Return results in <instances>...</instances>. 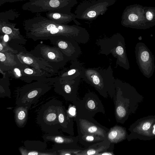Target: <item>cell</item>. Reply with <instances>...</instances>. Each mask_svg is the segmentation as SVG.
<instances>
[{
    "label": "cell",
    "instance_id": "obj_1",
    "mask_svg": "<svg viewBox=\"0 0 155 155\" xmlns=\"http://www.w3.org/2000/svg\"><path fill=\"white\" fill-rule=\"evenodd\" d=\"M23 25L26 37L35 41L48 40L59 35L70 37L78 43L85 44L90 38L88 31L78 25L57 23L41 14L23 21Z\"/></svg>",
    "mask_w": 155,
    "mask_h": 155
},
{
    "label": "cell",
    "instance_id": "obj_2",
    "mask_svg": "<svg viewBox=\"0 0 155 155\" xmlns=\"http://www.w3.org/2000/svg\"><path fill=\"white\" fill-rule=\"evenodd\" d=\"M80 76L100 95L104 98H107L109 95L111 99L113 98L116 93L115 79L111 66L106 68L84 67Z\"/></svg>",
    "mask_w": 155,
    "mask_h": 155
},
{
    "label": "cell",
    "instance_id": "obj_3",
    "mask_svg": "<svg viewBox=\"0 0 155 155\" xmlns=\"http://www.w3.org/2000/svg\"><path fill=\"white\" fill-rule=\"evenodd\" d=\"M96 43L100 47V54L106 55L111 54L117 59V65L127 70L129 69L125 39L121 35L117 33L110 38L97 39Z\"/></svg>",
    "mask_w": 155,
    "mask_h": 155
},
{
    "label": "cell",
    "instance_id": "obj_4",
    "mask_svg": "<svg viewBox=\"0 0 155 155\" xmlns=\"http://www.w3.org/2000/svg\"><path fill=\"white\" fill-rule=\"evenodd\" d=\"M116 93L113 99L114 109L129 114L134 113L137 103L141 101L136 98L142 97L130 84L115 79Z\"/></svg>",
    "mask_w": 155,
    "mask_h": 155
},
{
    "label": "cell",
    "instance_id": "obj_5",
    "mask_svg": "<svg viewBox=\"0 0 155 155\" xmlns=\"http://www.w3.org/2000/svg\"><path fill=\"white\" fill-rule=\"evenodd\" d=\"M62 102L52 98L43 104L38 110L37 123L42 130L47 134H54L61 129L58 117V108Z\"/></svg>",
    "mask_w": 155,
    "mask_h": 155
},
{
    "label": "cell",
    "instance_id": "obj_6",
    "mask_svg": "<svg viewBox=\"0 0 155 155\" xmlns=\"http://www.w3.org/2000/svg\"><path fill=\"white\" fill-rule=\"evenodd\" d=\"M48 82L36 81L18 88L16 91L15 104L19 106L31 105L51 88Z\"/></svg>",
    "mask_w": 155,
    "mask_h": 155
},
{
    "label": "cell",
    "instance_id": "obj_7",
    "mask_svg": "<svg viewBox=\"0 0 155 155\" xmlns=\"http://www.w3.org/2000/svg\"><path fill=\"white\" fill-rule=\"evenodd\" d=\"M117 0H81L74 12L76 18L93 21L104 14Z\"/></svg>",
    "mask_w": 155,
    "mask_h": 155
},
{
    "label": "cell",
    "instance_id": "obj_8",
    "mask_svg": "<svg viewBox=\"0 0 155 155\" xmlns=\"http://www.w3.org/2000/svg\"><path fill=\"white\" fill-rule=\"evenodd\" d=\"M78 3L77 0H29L22 8L32 13L56 12L71 13V9Z\"/></svg>",
    "mask_w": 155,
    "mask_h": 155
},
{
    "label": "cell",
    "instance_id": "obj_9",
    "mask_svg": "<svg viewBox=\"0 0 155 155\" xmlns=\"http://www.w3.org/2000/svg\"><path fill=\"white\" fill-rule=\"evenodd\" d=\"M32 55L43 60L51 66L57 72L69 61L56 47L39 44L29 51Z\"/></svg>",
    "mask_w": 155,
    "mask_h": 155
},
{
    "label": "cell",
    "instance_id": "obj_10",
    "mask_svg": "<svg viewBox=\"0 0 155 155\" xmlns=\"http://www.w3.org/2000/svg\"><path fill=\"white\" fill-rule=\"evenodd\" d=\"M7 72L9 77L21 80L27 83H31L34 80L48 82L53 85L58 79V76L51 77L54 74L22 63Z\"/></svg>",
    "mask_w": 155,
    "mask_h": 155
},
{
    "label": "cell",
    "instance_id": "obj_11",
    "mask_svg": "<svg viewBox=\"0 0 155 155\" xmlns=\"http://www.w3.org/2000/svg\"><path fill=\"white\" fill-rule=\"evenodd\" d=\"M75 106L77 116L94 117L98 113L105 114L104 106L98 96L90 92L81 99H78L73 104Z\"/></svg>",
    "mask_w": 155,
    "mask_h": 155
},
{
    "label": "cell",
    "instance_id": "obj_12",
    "mask_svg": "<svg viewBox=\"0 0 155 155\" xmlns=\"http://www.w3.org/2000/svg\"><path fill=\"white\" fill-rule=\"evenodd\" d=\"M144 7L137 5L127 6L122 14L121 21L122 25L137 29L149 28L146 20Z\"/></svg>",
    "mask_w": 155,
    "mask_h": 155
},
{
    "label": "cell",
    "instance_id": "obj_13",
    "mask_svg": "<svg viewBox=\"0 0 155 155\" xmlns=\"http://www.w3.org/2000/svg\"><path fill=\"white\" fill-rule=\"evenodd\" d=\"M136 62L141 72L146 77L149 78L155 69V58L150 49L143 42L137 43L135 47Z\"/></svg>",
    "mask_w": 155,
    "mask_h": 155
},
{
    "label": "cell",
    "instance_id": "obj_14",
    "mask_svg": "<svg viewBox=\"0 0 155 155\" xmlns=\"http://www.w3.org/2000/svg\"><path fill=\"white\" fill-rule=\"evenodd\" d=\"M155 117L148 116L137 120L128 129L131 133L127 136V140L137 138L147 140L155 138V122L151 128Z\"/></svg>",
    "mask_w": 155,
    "mask_h": 155
},
{
    "label": "cell",
    "instance_id": "obj_15",
    "mask_svg": "<svg viewBox=\"0 0 155 155\" xmlns=\"http://www.w3.org/2000/svg\"><path fill=\"white\" fill-rule=\"evenodd\" d=\"M49 40L51 43L58 48L69 61L77 60L81 53L78 43L70 37L59 35Z\"/></svg>",
    "mask_w": 155,
    "mask_h": 155
},
{
    "label": "cell",
    "instance_id": "obj_16",
    "mask_svg": "<svg viewBox=\"0 0 155 155\" xmlns=\"http://www.w3.org/2000/svg\"><path fill=\"white\" fill-rule=\"evenodd\" d=\"M74 120L76 123L78 132L98 135L107 139V134L109 129L98 123L93 117L76 115Z\"/></svg>",
    "mask_w": 155,
    "mask_h": 155
},
{
    "label": "cell",
    "instance_id": "obj_17",
    "mask_svg": "<svg viewBox=\"0 0 155 155\" xmlns=\"http://www.w3.org/2000/svg\"><path fill=\"white\" fill-rule=\"evenodd\" d=\"M44 140L54 143V149H76L83 150L86 148L81 147L78 144V136H66L60 132L54 134H46L42 137Z\"/></svg>",
    "mask_w": 155,
    "mask_h": 155
},
{
    "label": "cell",
    "instance_id": "obj_18",
    "mask_svg": "<svg viewBox=\"0 0 155 155\" xmlns=\"http://www.w3.org/2000/svg\"><path fill=\"white\" fill-rule=\"evenodd\" d=\"M81 78L79 76L71 80L59 79L54 84V91L65 100L74 104L78 100V89Z\"/></svg>",
    "mask_w": 155,
    "mask_h": 155
},
{
    "label": "cell",
    "instance_id": "obj_19",
    "mask_svg": "<svg viewBox=\"0 0 155 155\" xmlns=\"http://www.w3.org/2000/svg\"><path fill=\"white\" fill-rule=\"evenodd\" d=\"M18 51L17 57L22 63L53 74L58 73L46 62L28 53L25 48L22 51Z\"/></svg>",
    "mask_w": 155,
    "mask_h": 155
},
{
    "label": "cell",
    "instance_id": "obj_20",
    "mask_svg": "<svg viewBox=\"0 0 155 155\" xmlns=\"http://www.w3.org/2000/svg\"><path fill=\"white\" fill-rule=\"evenodd\" d=\"M16 23L9 21H0V33L8 35L10 42L19 45H25L27 40L21 34L20 29L15 27Z\"/></svg>",
    "mask_w": 155,
    "mask_h": 155
},
{
    "label": "cell",
    "instance_id": "obj_21",
    "mask_svg": "<svg viewBox=\"0 0 155 155\" xmlns=\"http://www.w3.org/2000/svg\"><path fill=\"white\" fill-rule=\"evenodd\" d=\"M62 103L58 108V117L61 129L64 132L74 136V119Z\"/></svg>",
    "mask_w": 155,
    "mask_h": 155
},
{
    "label": "cell",
    "instance_id": "obj_22",
    "mask_svg": "<svg viewBox=\"0 0 155 155\" xmlns=\"http://www.w3.org/2000/svg\"><path fill=\"white\" fill-rule=\"evenodd\" d=\"M17 54L11 51H0L1 73L11 70L22 63Z\"/></svg>",
    "mask_w": 155,
    "mask_h": 155
},
{
    "label": "cell",
    "instance_id": "obj_23",
    "mask_svg": "<svg viewBox=\"0 0 155 155\" xmlns=\"http://www.w3.org/2000/svg\"><path fill=\"white\" fill-rule=\"evenodd\" d=\"M83 64L77 60L71 61L69 68L64 69L58 74V78L61 80H71L80 76Z\"/></svg>",
    "mask_w": 155,
    "mask_h": 155
},
{
    "label": "cell",
    "instance_id": "obj_24",
    "mask_svg": "<svg viewBox=\"0 0 155 155\" xmlns=\"http://www.w3.org/2000/svg\"><path fill=\"white\" fill-rule=\"evenodd\" d=\"M114 144L111 143L108 140H105L82 150L77 155H98L105 151H114Z\"/></svg>",
    "mask_w": 155,
    "mask_h": 155
},
{
    "label": "cell",
    "instance_id": "obj_25",
    "mask_svg": "<svg viewBox=\"0 0 155 155\" xmlns=\"http://www.w3.org/2000/svg\"><path fill=\"white\" fill-rule=\"evenodd\" d=\"M128 134L124 127L116 125L110 128L107 132L106 139L111 143H119L127 138Z\"/></svg>",
    "mask_w": 155,
    "mask_h": 155
},
{
    "label": "cell",
    "instance_id": "obj_26",
    "mask_svg": "<svg viewBox=\"0 0 155 155\" xmlns=\"http://www.w3.org/2000/svg\"><path fill=\"white\" fill-rule=\"evenodd\" d=\"M31 105H16L15 107L13 110L15 122L18 127L23 128L26 124L28 119V111Z\"/></svg>",
    "mask_w": 155,
    "mask_h": 155
},
{
    "label": "cell",
    "instance_id": "obj_27",
    "mask_svg": "<svg viewBox=\"0 0 155 155\" xmlns=\"http://www.w3.org/2000/svg\"><path fill=\"white\" fill-rule=\"evenodd\" d=\"M46 17L55 22L61 24H67L76 18L73 13H65L58 12H47Z\"/></svg>",
    "mask_w": 155,
    "mask_h": 155
},
{
    "label": "cell",
    "instance_id": "obj_28",
    "mask_svg": "<svg viewBox=\"0 0 155 155\" xmlns=\"http://www.w3.org/2000/svg\"><path fill=\"white\" fill-rule=\"evenodd\" d=\"M79 142L86 148L97 142L107 140L104 137L93 134H83L78 132Z\"/></svg>",
    "mask_w": 155,
    "mask_h": 155
},
{
    "label": "cell",
    "instance_id": "obj_29",
    "mask_svg": "<svg viewBox=\"0 0 155 155\" xmlns=\"http://www.w3.org/2000/svg\"><path fill=\"white\" fill-rule=\"evenodd\" d=\"M3 75L2 78L0 79V97H7L11 98L9 74L7 72H6V73Z\"/></svg>",
    "mask_w": 155,
    "mask_h": 155
},
{
    "label": "cell",
    "instance_id": "obj_30",
    "mask_svg": "<svg viewBox=\"0 0 155 155\" xmlns=\"http://www.w3.org/2000/svg\"><path fill=\"white\" fill-rule=\"evenodd\" d=\"M46 141L40 140H26L24 142V147L27 150L43 151L46 150L47 147Z\"/></svg>",
    "mask_w": 155,
    "mask_h": 155
},
{
    "label": "cell",
    "instance_id": "obj_31",
    "mask_svg": "<svg viewBox=\"0 0 155 155\" xmlns=\"http://www.w3.org/2000/svg\"><path fill=\"white\" fill-rule=\"evenodd\" d=\"M18 150L22 155H57L52 148L43 151L35 150H30L26 149L24 147L22 146L19 147Z\"/></svg>",
    "mask_w": 155,
    "mask_h": 155
},
{
    "label": "cell",
    "instance_id": "obj_32",
    "mask_svg": "<svg viewBox=\"0 0 155 155\" xmlns=\"http://www.w3.org/2000/svg\"><path fill=\"white\" fill-rule=\"evenodd\" d=\"M145 15L148 28L155 25V7H144Z\"/></svg>",
    "mask_w": 155,
    "mask_h": 155
},
{
    "label": "cell",
    "instance_id": "obj_33",
    "mask_svg": "<svg viewBox=\"0 0 155 155\" xmlns=\"http://www.w3.org/2000/svg\"><path fill=\"white\" fill-rule=\"evenodd\" d=\"M20 15L19 12L16 9H11L0 12V21L13 20L18 17Z\"/></svg>",
    "mask_w": 155,
    "mask_h": 155
},
{
    "label": "cell",
    "instance_id": "obj_34",
    "mask_svg": "<svg viewBox=\"0 0 155 155\" xmlns=\"http://www.w3.org/2000/svg\"><path fill=\"white\" fill-rule=\"evenodd\" d=\"M9 41H5L0 36V51H11L14 53L17 54L18 51L10 47L8 44Z\"/></svg>",
    "mask_w": 155,
    "mask_h": 155
},
{
    "label": "cell",
    "instance_id": "obj_35",
    "mask_svg": "<svg viewBox=\"0 0 155 155\" xmlns=\"http://www.w3.org/2000/svg\"><path fill=\"white\" fill-rule=\"evenodd\" d=\"M53 150L57 155H77V154L82 150L76 149H53Z\"/></svg>",
    "mask_w": 155,
    "mask_h": 155
},
{
    "label": "cell",
    "instance_id": "obj_36",
    "mask_svg": "<svg viewBox=\"0 0 155 155\" xmlns=\"http://www.w3.org/2000/svg\"><path fill=\"white\" fill-rule=\"evenodd\" d=\"M28 0H0V6H1L6 2H15L18 1H22Z\"/></svg>",
    "mask_w": 155,
    "mask_h": 155
},
{
    "label": "cell",
    "instance_id": "obj_37",
    "mask_svg": "<svg viewBox=\"0 0 155 155\" xmlns=\"http://www.w3.org/2000/svg\"><path fill=\"white\" fill-rule=\"evenodd\" d=\"M98 155H115L114 151H105L98 154Z\"/></svg>",
    "mask_w": 155,
    "mask_h": 155
},
{
    "label": "cell",
    "instance_id": "obj_38",
    "mask_svg": "<svg viewBox=\"0 0 155 155\" xmlns=\"http://www.w3.org/2000/svg\"><path fill=\"white\" fill-rule=\"evenodd\" d=\"M76 113V108L71 107L70 108L69 111V114L71 116H74L75 113Z\"/></svg>",
    "mask_w": 155,
    "mask_h": 155
}]
</instances>
